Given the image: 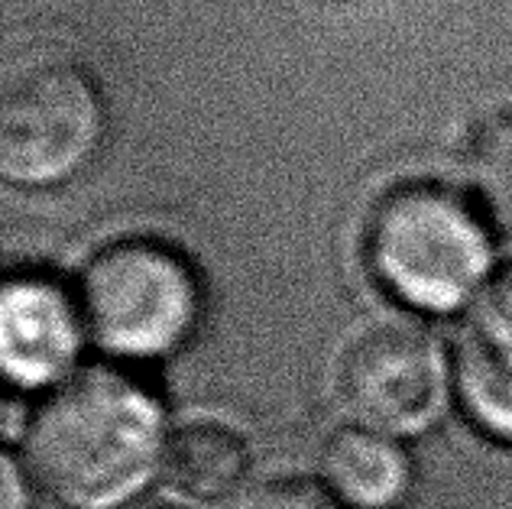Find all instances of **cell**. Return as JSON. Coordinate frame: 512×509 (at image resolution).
Masks as SVG:
<instances>
[{
	"mask_svg": "<svg viewBox=\"0 0 512 509\" xmlns=\"http://www.w3.org/2000/svg\"><path fill=\"white\" fill-rule=\"evenodd\" d=\"M338 390L373 432L409 435L438 415L444 370L435 341L409 321H380L344 347Z\"/></svg>",
	"mask_w": 512,
	"mask_h": 509,
	"instance_id": "5",
	"label": "cell"
},
{
	"mask_svg": "<svg viewBox=\"0 0 512 509\" xmlns=\"http://www.w3.org/2000/svg\"><path fill=\"white\" fill-rule=\"evenodd\" d=\"M370 270L415 312H451L490 266V227L464 192L409 182L376 205L367 231Z\"/></svg>",
	"mask_w": 512,
	"mask_h": 509,
	"instance_id": "2",
	"label": "cell"
},
{
	"mask_svg": "<svg viewBox=\"0 0 512 509\" xmlns=\"http://www.w3.org/2000/svg\"><path fill=\"white\" fill-rule=\"evenodd\" d=\"M325 480L341 503L389 509L406 500L412 487V464L389 435L373 432V428H354L328 441Z\"/></svg>",
	"mask_w": 512,
	"mask_h": 509,
	"instance_id": "8",
	"label": "cell"
},
{
	"mask_svg": "<svg viewBox=\"0 0 512 509\" xmlns=\"http://www.w3.org/2000/svg\"><path fill=\"white\" fill-rule=\"evenodd\" d=\"M30 464L72 509H114L150 484L163 448V412L140 380L88 370L52 393L26 438Z\"/></svg>",
	"mask_w": 512,
	"mask_h": 509,
	"instance_id": "1",
	"label": "cell"
},
{
	"mask_svg": "<svg viewBox=\"0 0 512 509\" xmlns=\"http://www.w3.org/2000/svg\"><path fill=\"white\" fill-rule=\"evenodd\" d=\"M130 509H179V506H169V503H140V506H130Z\"/></svg>",
	"mask_w": 512,
	"mask_h": 509,
	"instance_id": "12",
	"label": "cell"
},
{
	"mask_svg": "<svg viewBox=\"0 0 512 509\" xmlns=\"http://www.w3.org/2000/svg\"><path fill=\"white\" fill-rule=\"evenodd\" d=\"M227 509H344L338 493L308 477H266L244 487Z\"/></svg>",
	"mask_w": 512,
	"mask_h": 509,
	"instance_id": "10",
	"label": "cell"
},
{
	"mask_svg": "<svg viewBox=\"0 0 512 509\" xmlns=\"http://www.w3.org/2000/svg\"><path fill=\"white\" fill-rule=\"evenodd\" d=\"M88 334L117 357H163L192 334L201 308L195 270L156 240H124L94 257L82 286Z\"/></svg>",
	"mask_w": 512,
	"mask_h": 509,
	"instance_id": "4",
	"label": "cell"
},
{
	"mask_svg": "<svg viewBox=\"0 0 512 509\" xmlns=\"http://www.w3.org/2000/svg\"><path fill=\"white\" fill-rule=\"evenodd\" d=\"M454 377L470 419L512 445V263L467 308L454 344Z\"/></svg>",
	"mask_w": 512,
	"mask_h": 509,
	"instance_id": "7",
	"label": "cell"
},
{
	"mask_svg": "<svg viewBox=\"0 0 512 509\" xmlns=\"http://www.w3.org/2000/svg\"><path fill=\"white\" fill-rule=\"evenodd\" d=\"M85 312L49 276L7 279L0 299V357L10 383L36 390L62 380L82 354Z\"/></svg>",
	"mask_w": 512,
	"mask_h": 509,
	"instance_id": "6",
	"label": "cell"
},
{
	"mask_svg": "<svg viewBox=\"0 0 512 509\" xmlns=\"http://www.w3.org/2000/svg\"><path fill=\"white\" fill-rule=\"evenodd\" d=\"M4 509H30V493L23 487V477H20V467L13 464L10 458L4 461Z\"/></svg>",
	"mask_w": 512,
	"mask_h": 509,
	"instance_id": "11",
	"label": "cell"
},
{
	"mask_svg": "<svg viewBox=\"0 0 512 509\" xmlns=\"http://www.w3.org/2000/svg\"><path fill=\"white\" fill-rule=\"evenodd\" d=\"M104 133V98L82 62L59 49L13 56L0 78V172L20 185L75 176Z\"/></svg>",
	"mask_w": 512,
	"mask_h": 509,
	"instance_id": "3",
	"label": "cell"
},
{
	"mask_svg": "<svg viewBox=\"0 0 512 509\" xmlns=\"http://www.w3.org/2000/svg\"><path fill=\"white\" fill-rule=\"evenodd\" d=\"M163 471L175 493L198 503H214L240 493L250 471V451L244 438L227 425L192 422L169 438Z\"/></svg>",
	"mask_w": 512,
	"mask_h": 509,
	"instance_id": "9",
	"label": "cell"
}]
</instances>
